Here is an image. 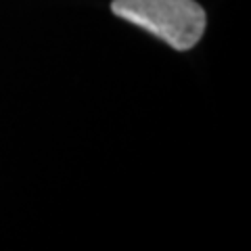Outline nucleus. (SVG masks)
Returning <instances> with one entry per match:
<instances>
[{
    "instance_id": "f257e3e1",
    "label": "nucleus",
    "mask_w": 251,
    "mask_h": 251,
    "mask_svg": "<svg viewBox=\"0 0 251 251\" xmlns=\"http://www.w3.org/2000/svg\"><path fill=\"white\" fill-rule=\"evenodd\" d=\"M111 11L176 50L193 49L205 31V11L195 0H113Z\"/></svg>"
}]
</instances>
